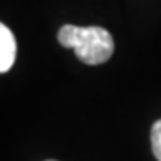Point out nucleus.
Segmentation results:
<instances>
[{"label":"nucleus","instance_id":"7ed1b4c3","mask_svg":"<svg viewBox=\"0 0 161 161\" xmlns=\"http://www.w3.org/2000/svg\"><path fill=\"white\" fill-rule=\"evenodd\" d=\"M151 148L155 158L161 161V120L155 122V125L151 128Z\"/></svg>","mask_w":161,"mask_h":161},{"label":"nucleus","instance_id":"f03ea898","mask_svg":"<svg viewBox=\"0 0 161 161\" xmlns=\"http://www.w3.org/2000/svg\"><path fill=\"white\" fill-rule=\"evenodd\" d=\"M17 56V41L8 26L0 23V72H7Z\"/></svg>","mask_w":161,"mask_h":161},{"label":"nucleus","instance_id":"f257e3e1","mask_svg":"<svg viewBox=\"0 0 161 161\" xmlns=\"http://www.w3.org/2000/svg\"><path fill=\"white\" fill-rule=\"evenodd\" d=\"M58 41L64 48H72L82 63L96 66L110 59L114 54V38L100 26L64 25L58 33Z\"/></svg>","mask_w":161,"mask_h":161},{"label":"nucleus","instance_id":"20e7f679","mask_svg":"<svg viewBox=\"0 0 161 161\" xmlns=\"http://www.w3.org/2000/svg\"><path fill=\"white\" fill-rule=\"evenodd\" d=\"M49 161H53V159H49Z\"/></svg>","mask_w":161,"mask_h":161}]
</instances>
